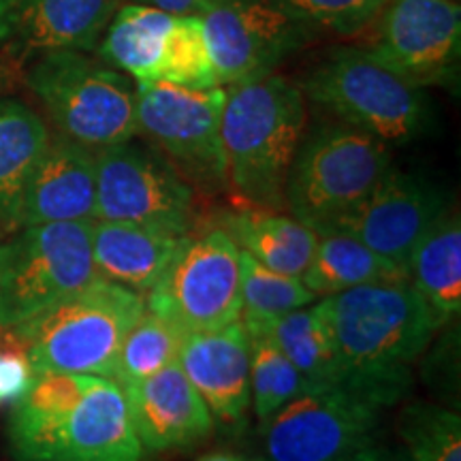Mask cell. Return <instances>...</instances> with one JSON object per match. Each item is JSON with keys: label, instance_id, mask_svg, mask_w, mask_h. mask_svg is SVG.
Instances as JSON below:
<instances>
[{"label": "cell", "instance_id": "6da1fadb", "mask_svg": "<svg viewBox=\"0 0 461 461\" xmlns=\"http://www.w3.org/2000/svg\"><path fill=\"white\" fill-rule=\"evenodd\" d=\"M330 325L344 387L395 406L440 322L411 278L374 282L316 302Z\"/></svg>", "mask_w": 461, "mask_h": 461}, {"label": "cell", "instance_id": "7a4b0ae2", "mask_svg": "<svg viewBox=\"0 0 461 461\" xmlns=\"http://www.w3.org/2000/svg\"><path fill=\"white\" fill-rule=\"evenodd\" d=\"M7 445L15 461H146L122 387L88 374H39L11 403Z\"/></svg>", "mask_w": 461, "mask_h": 461}, {"label": "cell", "instance_id": "3957f363", "mask_svg": "<svg viewBox=\"0 0 461 461\" xmlns=\"http://www.w3.org/2000/svg\"><path fill=\"white\" fill-rule=\"evenodd\" d=\"M224 88L221 140L227 186L248 207L278 212L308 124L303 88L278 73Z\"/></svg>", "mask_w": 461, "mask_h": 461}, {"label": "cell", "instance_id": "277c9868", "mask_svg": "<svg viewBox=\"0 0 461 461\" xmlns=\"http://www.w3.org/2000/svg\"><path fill=\"white\" fill-rule=\"evenodd\" d=\"M146 312V297L105 278L17 325L34 374H88L113 380L126 333Z\"/></svg>", "mask_w": 461, "mask_h": 461}, {"label": "cell", "instance_id": "5b68a950", "mask_svg": "<svg viewBox=\"0 0 461 461\" xmlns=\"http://www.w3.org/2000/svg\"><path fill=\"white\" fill-rule=\"evenodd\" d=\"M28 84L60 135L79 146L99 152L140 135L135 82L82 51L41 56Z\"/></svg>", "mask_w": 461, "mask_h": 461}, {"label": "cell", "instance_id": "8992f818", "mask_svg": "<svg viewBox=\"0 0 461 461\" xmlns=\"http://www.w3.org/2000/svg\"><path fill=\"white\" fill-rule=\"evenodd\" d=\"M393 169L389 146L342 122L303 137L291 173L285 205L316 235L355 210Z\"/></svg>", "mask_w": 461, "mask_h": 461}, {"label": "cell", "instance_id": "52a82bcc", "mask_svg": "<svg viewBox=\"0 0 461 461\" xmlns=\"http://www.w3.org/2000/svg\"><path fill=\"white\" fill-rule=\"evenodd\" d=\"M305 99L384 146L417 140L429 122L425 92L366 50L327 58L303 84Z\"/></svg>", "mask_w": 461, "mask_h": 461}, {"label": "cell", "instance_id": "ba28073f", "mask_svg": "<svg viewBox=\"0 0 461 461\" xmlns=\"http://www.w3.org/2000/svg\"><path fill=\"white\" fill-rule=\"evenodd\" d=\"M96 278L92 222L24 227L0 244V322L22 325Z\"/></svg>", "mask_w": 461, "mask_h": 461}, {"label": "cell", "instance_id": "9c48e42d", "mask_svg": "<svg viewBox=\"0 0 461 461\" xmlns=\"http://www.w3.org/2000/svg\"><path fill=\"white\" fill-rule=\"evenodd\" d=\"M383 411L350 387H310L263 425L265 461H353L376 447Z\"/></svg>", "mask_w": 461, "mask_h": 461}, {"label": "cell", "instance_id": "30bf717a", "mask_svg": "<svg viewBox=\"0 0 461 461\" xmlns=\"http://www.w3.org/2000/svg\"><path fill=\"white\" fill-rule=\"evenodd\" d=\"M149 312L190 333L218 331L241 316V252L227 230L188 233L157 286Z\"/></svg>", "mask_w": 461, "mask_h": 461}, {"label": "cell", "instance_id": "8fae6325", "mask_svg": "<svg viewBox=\"0 0 461 461\" xmlns=\"http://www.w3.org/2000/svg\"><path fill=\"white\" fill-rule=\"evenodd\" d=\"M224 99V86L186 90L163 82L135 84L137 129L184 180L210 190L227 186L221 140Z\"/></svg>", "mask_w": 461, "mask_h": 461}, {"label": "cell", "instance_id": "7c38bea8", "mask_svg": "<svg viewBox=\"0 0 461 461\" xmlns=\"http://www.w3.org/2000/svg\"><path fill=\"white\" fill-rule=\"evenodd\" d=\"M96 221L193 233L194 190L160 154L120 143L96 152Z\"/></svg>", "mask_w": 461, "mask_h": 461}, {"label": "cell", "instance_id": "4fadbf2b", "mask_svg": "<svg viewBox=\"0 0 461 461\" xmlns=\"http://www.w3.org/2000/svg\"><path fill=\"white\" fill-rule=\"evenodd\" d=\"M366 51L417 86L457 79L461 50L459 0H389Z\"/></svg>", "mask_w": 461, "mask_h": 461}, {"label": "cell", "instance_id": "5bb4252c", "mask_svg": "<svg viewBox=\"0 0 461 461\" xmlns=\"http://www.w3.org/2000/svg\"><path fill=\"white\" fill-rule=\"evenodd\" d=\"M201 20L221 86L276 73L308 39L276 0H216Z\"/></svg>", "mask_w": 461, "mask_h": 461}, {"label": "cell", "instance_id": "9a60e30c", "mask_svg": "<svg viewBox=\"0 0 461 461\" xmlns=\"http://www.w3.org/2000/svg\"><path fill=\"white\" fill-rule=\"evenodd\" d=\"M447 210L431 184L411 173L389 169L355 210L338 218L322 233L338 230L350 235L408 274L414 246Z\"/></svg>", "mask_w": 461, "mask_h": 461}, {"label": "cell", "instance_id": "2e32d148", "mask_svg": "<svg viewBox=\"0 0 461 461\" xmlns=\"http://www.w3.org/2000/svg\"><path fill=\"white\" fill-rule=\"evenodd\" d=\"M216 428L238 434L246 428L250 397V336L241 321L218 331L190 333L177 357Z\"/></svg>", "mask_w": 461, "mask_h": 461}, {"label": "cell", "instance_id": "e0dca14e", "mask_svg": "<svg viewBox=\"0 0 461 461\" xmlns=\"http://www.w3.org/2000/svg\"><path fill=\"white\" fill-rule=\"evenodd\" d=\"M137 440L146 453L186 451L214 434L216 425L180 363L122 387Z\"/></svg>", "mask_w": 461, "mask_h": 461}, {"label": "cell", "instance_id": "ac0fdd59", "mask_svg": "<svg viewBox=\"0 0 461 461\" xmlns=\"http://www.w3.org/2000/svg\"><path fill=\"white\" fill-rule=\"evenodd\" d=\"M96 221V152L67 137H50L28 182L20 229Z\"/></svg>", "mask_w": 461, "mask_h": 461}, {"label": "cell", "instance_id": "d6986e66", "mask_svg": "<svg viewBox=\"0 0 461 461\" xmlns=\"http://www.w3.org/2000/svg\"><path fill=\"white\" fill-rule=\"evenodd\" d=\"M122 0H20L14 50L22 58L51 51H90Z\"/></svg>", "mask_w": 461, "mask_h": 461}, {"label": "cell", "instance_id": "ffe728a7", "mask_svg": "<svg viewBox=\"0 0 461 461\" xmlns=\"http://www.w3.org/2000/svg\"><path fill=\"white\" fill-rule=\"evenodd\" d=\"M186 235L126 222H92V257L101 278L146 297Z\"/></svg>", "mask_w": 461, "mask_h": 461}, {"label": "cell", "instance_id": "44dd1931", "mask_svg": "<svg viewBox=\"0 0 461 461\" xmlns=\"http://www.w3.org/2000/svg\"><path fill=\"white\" fill-rule=\"evenodd\" d=\"M221 229L241 252L276 274L302 278L314 255L319 235L297 218L272 210L246 207L224 214Z\"/></svg>", "mask_w": 461, "mask_h": 461}, {"label": "cell", "instance_id": "7402d4cb", "mask_svg": "<svg viewBox=\"0 0 461 461\" xmlns=\"http://www.w3.org/2000/svg\"><path fill=\"white\" fill-rule=\"evenodd\" d=\"M50 137L31 107L0 99V229H20L22 201Z\"/></svg>", "mask_w": 461, "mask_h": 461}, {"label": "cell", "instance_id": "603a6c76", "mask_svg": "<svg viewBox=\"0 0 461 461\" xmlns=\"http://www.w3.org/2000/svg\"><path fill=\"white\" fill-rule=\"evenodd\" d=\"M408 278L440 325L461 310V222L447 210L414 246Z\"/></svg>", "mask_w": 461, "mask_h": 461}, {"label": "cell", "instance_id": "cb8c5ba5", "mask_svg": "<svg viewBox=\"0 0 461 461\" xmlns=\"http://www.w3.org/2000/svg\"><path fill=\"white\" fill-rule=\"evenodd\" d=\"M173 17L141 3L120 5L101 39L103 62L135 84H158L163 45Z\"/></svg>", "mask_w": 461, "mask_h": 461}, {"label": "cell", "instance_id": "d4e9b609", "mask_svg": "<svg viewBox=\"0 0 461 461\" xmlns=\"http://www.w3.org/2000/svg\"><path fill=\"white\" fill-rule=\"evenodd\" d=\"M400 278H408V274L387 258L378 257L350 235L330 230L321 233L316 240L314 255L302 282L316 299H322L363 285Z\"/></svg>", "mask_w": 461, "mask_h": 461}, {"label": "cell", "instance_id": "484cf974", "mask_svg": "<svg viewBox=\"0 0 461 461\" xmlns=\"http://www.w3.org/2000/svg\"><path fill=\"white\" fill-rule=\"evenodd\" d=\"M272 338L308 387L346 384L331 330L316 302L276 321Z\"/></svg>", "mask_w": 461, "mask_h": 461}, {"label": "cell", "instance_id": "4316f807", "mask_svg": "<svg viewBox=\"0 0 461 461\" xmlns=\"http://www.w3.org/2000/svg\"><path fill=\"white\" fill-rule=\"evenodd\" d=\"M241 252V250H240ZM319 299L302 278L276 274L241 252V325L248 336L272 333L282 316L312 305Z\"/></svg>", "mask_w": 461, "mask_h": 461}, {"label": "cell", "instance_id": "83f0119b", "mask_svg": "<svg viewBox=\"0 0 461 461\" xmlns=\"http://www.w3.org/2000/svg\"><path fill=\"white\" fill-rule=\"evenodd\" d=\"M184 339L186 333L180 327L146 308L140 321L126 333L115 363L113 380L124 387L173 366L180 357Z\"/></svg>", "mask_w": 461, "mask_h": 461}, {"label": "cell", "instance_id": "f1b7e54d", "mask_svg": "<svg viewBox=\"0 0 461 461\" xmlns=\"http://www.w3.org/2000/svg\"><path fill=\"white\" fill-rule=\"evenodd\" d=\"M160 82L186 90L221 86L201 17H173L160 58Z\"/></svg>", "mask_w": 461, "mask_h": 461}, {"label": "cell", "instance_id": "f546056e", "mask_svg": "<svg viewBox=\"0 0 461 461\" xmlns=\"http://www.w3.org/2000/svg\"><path fill=\"white\" fill-rule=\"evenodd\" d=\"M305 389H310L308 383L274 342L272 333L250 336V397L261 428Z\"/></svg>", "mask_w": 461, "mask_h": 461}, {"label": "cell", "instance_id": "4dcf8cb0", "mask_svg": "<svg viewBox=\"0 0 461 461\" xmlns=\"http://www.w3.org/2000/svg\"><path fill=\"white\" fill-rule=\"evenodd\" d=\"M411 461H461L459 412L429 402H412L397 420Z\"/></svg>", "mask_w": 461, "mask_h": 461}, {"label": "cell", "instance_id": "1f68e13d", "mask_svg": "<svg viewBox=\"0 0 461 461\" xmlns=\"http://www.w3.org/2000/svg\"><path fill=\"white\" fill-rule=\"evenodd\" d=\"M305 32L353 37L367 28L389 0H276Z\"/></svg>", "mask_w": 461, "mask_h": 461}, {"label": "cell", "instance_id": "d6a6232c", "mask_svg": "<svg viewBox=\"0 0 461 461\" xmlns=\"http://www.w3.org/2000/svg\"><path fill=\"white\" fill-rule=\"evenodd\" d=\"M37 378L24 338L17 327L0 322V406L14 403L31 389Z\"/></svg>", "mask_w": 461, "mask_h": 461}, {"label": "cell", "instance_id": "836d02e7", "mask_svg": "<svg viewBox=\"0 0 461 461\" xmlns=\"http://www.w3.org/2000/svg\"><path fill=\"white\" fill-rule=\"evenodd\" d=\"M216 0H141V5L160 9L176 17H203Z\"/></svg>", "mask_w": 461, "mask_h": 461}, {"label": "cell", "instance_id": "e575fe53", "mask_svg": "<svg viewBox=\"0 0 461 461\" xmlns=\"http://www.w3.org/2000/svg\"><path fill=\"white\" fill-rule=\"evenodd\" d=\"M197 461H265V459L261 455L233 451V448H216V451L201 455V457H197Z\"/></svg>", "mask_w": 461, "mask_h": 461}, {"label": "cell", "instance_id": "d590c367", "mask_svg": "<svg viewBox=\"0 0 461 461\" xmlns=\"http://www.w3.org/2000/svg\"><path fill=\"white\" fill-rule=\"evenodd\" d=\"M353 461H411L406 453L400 451H391V448H383V447H372L367 451H363L361 455H357Z\"/></svg>", "mask_w": 461, "mask_h": 461}, {"label": "cell", "instance_id": "8d00e7d4", "mask_svg": "<svg viewBox=\"0 0 461 461\" xmlns=\"http://www.w3.org/2000/svg\"><path fill=\"white\" fill-rule=\"evenodd\" d=\"M20 0H0V39L9 37L14 31V22Z\"/></svg>", "mask_w": 461, "mask_h": 461}, {"label": "cell", "instance_id": "74e56055", "mask_svg": "<svg viewBox=\"0 0 461 461\" xmlns=\"http://www.w3.org/2000/svg\"><path fill=\"white\" fill-rule=\"evenodd\" d=\"M0 244H3V241H0Z\"/></svg>", "mask_w": 461, "mask_h": 461}]
</instances>
